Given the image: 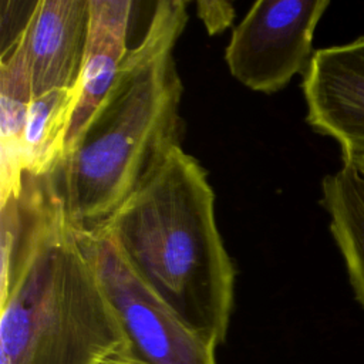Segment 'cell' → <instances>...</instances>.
Returning a JSON list of instances; mask_svg holds the SVG:
<instances>
[{
  "mask_svg": "<svg viewBox=\"0 0 364 364\" xmlns=\"http://www.w3.org/2000/svg\"><path fill=\"white\" fill-rule=\"evenodd\" d=\"M306 121L338 142L343 162L364 154V36L316 50L303 74Z\"/></svg>",
  "mask_w": 364,
  "mask_h": 364,
  "instance_id": "cell-6",
  "label": "cell"
},
{
  "mask_svg": "<svg viewBox=\"0 0 364 364\" xmlns=\"http://www.w3.org/2000/svg\"><path fill=\"white\" fill-rule=\"evenodd\" d=\"M98 230L189 328L215 348L225 343L236 269L218 228L208 172L195 156L173 149Z\"/></svg>",
  "mask_w": 364,
  "mask_h": 364,
  "instance_id": "cell-2",
  "label": "cell"
},
{
  "mask_svg": "<svg viewBox=\"0 0 364 364\" xmlns=\"http://www.w3.org/2000/svg\"><path fill=\"white\" fill-rule=\"evenodd\" d=\"M105 364H136V363H135V361H131V360H128V358H125V357H117V358L109 360V361L105 363Z\"/></svg>",
  "mask_w": 364,
  "mask_h": 364,
  "instance_id": "cell-16",
  "label": "cell"
},
{
  "mask_svg": "<svg viewBox=\"0 0 364 364\" xmlns=\"http://www.w3.org/2000/svg\"><path fill=\"white\" fill-rule=\"evenodd\" d=\"M90 0H38L23 36L33 97L77 90L85 54Z\"/></svg>",
  "mask_w": 364,
  "mask_h": 364,
  "instance_id": "cell-7",
  "label": "cell"
},
{
  "mask_svg": "<svg viewBox=\"0 0 364 364\" xmlns=\"http://www.w3.org/2000/svg\"><path fill=\"white\" fill-rule=\"evenodd\" d=\"M321 205L330 216V232L340 249L355 300L364 309V179L350 165L321 182Z\"/></svg>",
  "mask_w": 364,
  "mask_h": 364,
  "instance_id": "cell-11",
  "label": "cell"
},
{
  "mask_svg": "<svg viewBox=\"0 0 364 364\" xmlns=\"http://www.w3.org/2000/svg\"><path fill=\"white\" fill-rule=\"evenodd\" d=\"M328 0H259L232 31L225 50L230 74L245 87L273 94L304 74L316 27Z\"/></svg>",
  "mask_w": 364,
  "mask_h": 364,
  "instance_id": "cell-5",
  "label": "cell"
},
{
  "mask_svg": "<svg viewBox=\"0 0 364 364\" xmlns=\"http://www.w3.org/2000/svg\"><path fill=\"white\" fill-rule=\"evenodd\" d=\"M186 6L155 3L112 88L51 172L78 232L98 230L182 146L183 84L173 50L188 21Z\"/></svg>",
  "mask_w": 364,
  "mask_h": 364,
  "instance_id": "cell-1",
  "label": "cell"
},
{
  "mask_svg": "<svg viewBox=\"0 0 364 364\" xmlns=\"http://www.w3.org/2000/svg\"><path fill=\"white\" fill-rule=\"evenodd\" d=\"M67 215L51 173L24 171L20 191L0 199V297L16 286L46 237Z\"/></svg>",
  "mask_w": 364,
  "mask_h": 364,
  "instance_id": "cell-8",
  "label": "cell"
},
{
  "mask_svg": "<svg viewBox=\"0 0 364 364\" xmlns=\"http://www.w3.org/2000/svg\"><path fill=\"white\" fill-rule=\"evenodd\" d=\"M75 100L77 90H54L31 100L23 136L27 172L47 175L61 161Z\"/></svg>",
  "mask_w": 364,
  "mask_h": 364,
  "instance_id": "cell-12",
  "label": "cell"
},
{
  "mask_svg": "<svg viewBox=\"0 0 364 364\" xmlns=\"http://www.w3.org/2000/svg\"><path fill=\"white\" fill-rule=\"evenodd\" d=\"M78 233L127 334L125 358L136 364H216V348L134 274L105 232Z\"/></svg>",
  "mask_w": 364,
  "mask_h": 364,
  "instance_id": "cell-4",
  "label": "cell"
},
{
  "mask_svg": "<svg viewBox=\"0 0 364 364\" xmlns=\"http://www.w3.org/2000/svg\"><path fill=\"white\" fill-rule=\"evenodd\" d=\"M128 351L119 317L65 216L0 297V364H105Z\"/></svg>",
  "mask_w": 364,
  "mask_h": 364,
  "instance_id": "cell-3",
  "label": "cell"
},
{
  "mask_svg": "<svg viewBox=\"0 0 364 364\" xmlns=\"http://www.w3.org/2000/svg\"><path fill=\"white\" fill-rule=\"evenodd\" d=\"M196 14L210 36L225 31L235 18V9L229 1L200 0L196 1Z\"/></svg>",
  "mask_w": 364,
  "mask_h": 364,
  "instance_id": "cell-14",
  "label": "cell"
},
{
  "mask_svg": "<svg viewBox=\"0 0 364 364\" xmlns=\"http://www.w3.org/2000/svg\"><path fill=\"white\" fill-rule=\"evenodd\" d=\"M132 7L129 0H90L85 54L65 136V152L80 138L115 82L129 50L127 37Z\"/></svg>",
  "mask_w": 364,
  "mask_h": 364,
  "instance_id": "cell-9",
  "label": "cell"
},
{
  "mask_svg": "<svg viewBox=\"0 0 364 364\" xmlns=\"http://www.w3.org/2000/svg\"><path fill=\"white\" fill-rule=\"evenodd\" d=\"M37 1H1L0 55H4L18 44L30 23Z\"/></svg>",
  "mask_w": 364,
  "mask_h": 364,
  "instance_id": "cell-13",
  "label": "cell"
},
{
  "mask_svg": "<svg viewBox=\"0 0 364 364\" xmlns=\"http://www.w3.org/2000/svg\"><path fill=\"white\" fill-rule=\"evenodd\" d=\"M343 164H350V165H353V166L358 171V173L363 176V179H364V154L360 155V156H357V158H354V159H351L350 162H343Z\"/></svg>",
  "mask_w": 364,
  "mask_h": 364,
  "instance_id": "cell-15",
  "label": "cell"
},
{
  "mask_svg": "<svg viewBox=\"0 0 364 364\" xmlns=\"http://www.w3.org/2000/svg\"><path fill=\"white\" fill-rule=\"evenodd\" d=\"M33 98L21 37L13 50L0 55V199L21 188L26 171L23 136Z\"/></svg>",
  "mask_w": 364,
  "mask_h": 364,
  "instance_id": "cell-10",
  "label": "cell"
}]
</instances>
